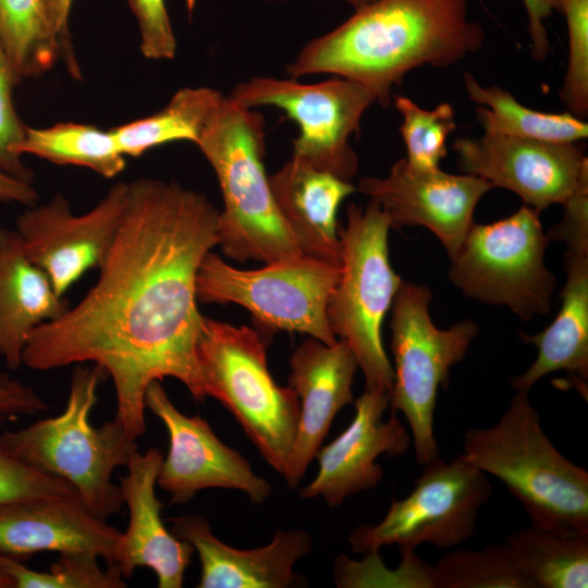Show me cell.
Returning a JSON list of instances; mask_svg holds the SVG:
<instances>
[{"label": "cell", "instance_id": "obj_26", "mask_svg": "<svg viewBox=\"0 0 588 588\" xmlns=\"http://www.w3.org/2000/svg\"><path fill=\"white\" fill-rule=\"evenodd\" d=\"M464 82L469 99L480 105L476 112L485 134L558 143H576L588 136V124L571 112L530 109L499 86H481L470 73H465Z\"/></svg>", "mask_w": 588, "mask_h": 588}, {"label": "cell", "instance_id": "obj_38", "mask_svg": "<svg viewBox=\"0 0 588 588\" xmlns=\"http://www.w3.org/2000/svg\"><path fill=\"white\" fill-rule=\"evenodd\" d=\"M72 4L73 0H45L50 27L61 48V59L65 62L69 73L74 78L81 79V70L69 27Z\"/></svg>", "mask_w": 588, "mask_h": 588}, {"label": "cell", "instance_id": "obj_7", "mask_svg": "<svg viewBox=\"0 0 588 588\" xmlns=\"http://www.w3.org/2000/svg\"><path fill=\"white\" fill-rule=\"evenodd\" d=\"M339 230L341 274L329 299L331 331L352 350L365 377V390L390 395L393 367L382 343V323L403 281L389 259L390 221L380 207L351 204Z\"/></svg>", "mask_w": 588, "mask_h": 588}, {"label": "cell", "instance_id": "obj_6", "mask_svg": "<svg viewBox=\"0 0 588 588\" xmlns=\"http://www.w3.org/2000/svg\"><path fill=\"white\" fill-rule=\"evenodd\" d=\"M206 396L218 400L277 473L283 474L299 416L291 387L277 384L260 334L203 316L196 346Z\"/></svg>", "mask_w": 588, "mask_h": 588}, {"label": "cell", "instance_id": "obj_22", "mask_svg": "<svg viewBox=\"0 0 588 588\" xmlns=\"http://www.w3.org/2000/svg\"><path fill=\"white\" fill-rule=\"evenodd\" d=\"M278 209L302 253L341 265L338 210L356 191L351 181L293 157L269 176Z\"/></svg>", "mask_w": 588, "mask_h": 588}, {"label": "cell", "instance_id": "obj_41", "mask_svg": "<svg viewBox=\"0 0 588 588\" xmlns=\"http://www.w3.org/2000/svg\"><path fill=\"white\" fill-rule=\"evenodd\" d=\"M0 588H13V583L9 575L4 572L0 565Z\"/></svg>", "mask_w": 588, "mask_h": 588}, {"label": "cell", "instance_id": "obj_19", "mask_svg": "<svg viewBox=\"0 0 588 588\" xmlns=\"http://www.w3.org/2000/svg\"><path fill=\"white\" fill-rule=\"evenodd\" d=\"M163 456L156 448L134 452L127 473L121 477L123 502L128 509V524L118 539L114 565L124 578L138 567H148L157 576L159 588H181L194 548L176 538L161 517L163 507L156 485Z\"/></svg>", "mask_w": 588, "mask_h": 588}, {"label": "cell", "instance_id": "obj_32", "mask_svg": "<svg viewBox=\"0 0 588 588\" xmlns=\"http://www.w3.org/2000/svg\"><path fill=\"white\" fill-rule=\"evenodd\" d=\"M403 118L400 132L406 147V161L417 169H436L448 154L446 139L455 130V112L448 102L432 110L422 109L411 98L394 97Z\"/></svg>", "mask_w": 588, "mask_h": 588}, {"label": "cell", "instance_id": "obj_3", "mask_svg": "<svg viewBox=\"0 0 588 588\" xmlns=\"http://www.w3.org/2000/svg\"><path fill=\"white\" fill-rule=\"evenodd\" d=\"M264 126L258 111L223 95L196 143L222 194L218 246L237 261L268 264L304 255L278 209L264 168Z\"/></svg>", "mask_w": 588, "mask_h": 588}, {"label": "cell", "instance_id": "obj_17", "mask_svg": "<svg viewBox=\"0 0 588 588\" xmlns=\"http://www.w3.org/2000/svg\"><path fill=\"white\" fill-rule=\"evenodd\" d=\"M389 401L390 395L383 391H364L354 403L350 425L318 450L317 475L299 490L301 498H321L334 507L348 497L380 483L383 469L377 463L378 457L404 454L412 440L395 416L383 418Z\"/></svg>", "mask_w": 588, "mask_h": 588}, {"label": "cell", "instance_id": "obj_34", "mask_svg": "<svg viewBox=\"0 0 588 588\" xmlns=\"http://www.w3.org/2000/svg\"><path fill=\"white\" fill-rule=\"evenodd\" d=\"M19 82L0 44V169L24 182L32 183L34 174L17 154L26 126L20 119L13 100Z\"/></svg>", "mask_w": 588, "mask_h": 588}, {"label": "cell", "instance_id": "obj_31", "mask_svg": "<svg viewBox=\"0 0 588 588\" xmlns=\"http://www.w3.org/2000/svg\"><path fill=\"white\" fill-rule=\"evenodd\" d=\"M99 558L86 552L59 553L49 571L30 569L21 560L0 553V565L13 583V588H124L126 583L114 565L105 569Z\"/></svg>", "mask_w": 588, "mask_h": 588}, {"label": "cell", "instance_id": "obj_33", "mask_svg": "<svg viewBox=\"0 0 588 588\" xmlns=\"http://www.w3.org/2000/svg\"><path fill=\"white\" fill-rule=\"evenodd\" d=\"M565 15L568 60L560 90L561 100L578 118L588 113V0H559Z\"/></svg>", "mask_w": 588, "mask_h": 588}, {"label": "cell", "instance_id": "obj_2", "mask_svg": "<svg viewBox=\"0 0 588 588\" xmlns=\"http://www.w3.org/2000/svg\"><path fill=\"white\" fill-rule=\"evenodd\" d=\"M467 0H376L311 39L286 68L292 78L332 74L369 89L389 106L394 86L419 66L453 65L483 42Z\"/></svg>", "mask_w": 588, "mask_h": 588}, {"label": "cell", "instance_id": "obj_21", "mask_svg": "<svg viewBox=\"0 0 588 588\" xmlns=\"http://www.w3.org/2000/svg\"><path fill=\"white\" fill-rule=\"evenodd\" d=\"M171 522L172 534L198 553V588L293 587L299 581L294 573L296 562L313 549L311 537L303 529H279L268 544L244 550L218 539L200 516H177Z\"/></svg>", "mask_w": 588, "mask_h": 588}, {"label": "cell", "instance_id": "obj_30", "mask_svg": "<svg viewBox=\"0 0 588 588\" xmlns=\"http://www.w3.org/2000/svg\"><path fill=\"white\" fill-rule=\"evenodd\" d=\"M432 588H534L507 542L452 551L432 566Z\"/></svg>", "mask_w": 588, "mask_h": 588}, {"label": "cell", "instance_id": "obj_18", "mask_svg": "<svg viewBox=\"0 0 588 588\" xmlns=\"http://www.w3.org/2000/svg\"><path fill=\"white\" fill-rule=\"evenodd\" d=\"M291 387L299 402L295 438L282 476L295 489L320 449L335 415L353 401L352 384L358 363L339 340L326 344L309 338L290 358Z\"/></svg>", "mask_w": 588, "mask_h": 588}, {"label": "cell", "instance_id": "obj_12", "mask_svg": "<svg viewBox=\"0 0 588 588\" xmlns=\"http://www.w3.org/2000/svg\"><path fill=\"white\" fill-rule=\"evenodd\" d=\"M228 97L248 109L268 106L285 112L299 130L293 157L345 181L357 173L358 158L350 137L376 101L363 85L340 76L315 84L254 76L237 84Z\"/></svg>", "mask_w": 588, "mask_h": 588}, {"label": "cell", "instance_id": "obj_16", "mask_svg": "<svg viewBox=\"0 0 588 588\" xmlns=\"http://www.w3.org/2000/svg\"><path fill=\"white\" fill-rule=\"evenodd\" d=\"M492 187L476 175L417 169L402 158L384 177H362L357 189L380 207L391 228L430 230L452 259L474 224L478 201Z\"/></svg>", "mask_w": 588, "mask_h": 588}, {"label": "cell", "instance_id": "obj_1", "mask_svg": "<svg viewBox=\"0 0 588 588\" xmlns=\"http://www.w3.org/2000/svg\"><path fill=\"white\" fill-rule=\"evenodd\" d=\"M218 224L219 210L203 193L157 179L130 182L96 283L74 307L33 330L22 365L37 371L99 367L114 387V419L135 440L146 432L152 382L174 378L204 402L196 278L218 246Z\"/></svg>", "mask_w": 588, "mask_h": 588}, {"label": "cell", "instance_id": "obj_36", "mask_svg": "<svg viewBox=\"0 0 588 588\" xmlns=\"http://www.w3.org/2000/svg\"><path fill=\"white\" fill-rule=\"evenodd\" d=\"M140 35V51L151 60H171L176 53L173 33L164 0H127Z\"/></svg>", "mask_w": 588, "mask_h": 588}, {"label": "cell", "instance_id": "obj_40", "mask_svg": "<svg viewBox=\"0 0 588 588\" xmlns=\"http://www.w3.org/2000/svg\"><path fill=\"white\" fill-rule=\"evenodd\" d=\"M38 194L32 183L14 177L0 169V200L26 207L35 205Z\"/></svg>", "mask_w": 588, "mask_h": 588}, {"label": "cell", "instance_id": "obj_9", "mask_svg": "<svg viewBox=\"0 0 588 588\" xmlns=\"http://www.w3.org/2000/svg\"><path fill=\"white\" fill-rule=\"evenodd\" d=\"M340 274V265L306 255L243 270L210 252L197 272L196 295L203 303L237 304L268 331L298 332L334 344L327 307Z\"/></svg>", "mask_w": 588, "mask_h": 588}, {"label": "cell", "instance_id": "obj_14", "mask_svg": "<svg viewBox=\"0 0 588 588\" xmlns=\"http://www.w3.org/2000/svg\"><path fill=\"white\" fill-rule=\"evenodd\" d=\"M452 148L466 174L515 193L539 212L588 184L587 157L575 143L485 134L457 138Z\"/></svg>", "mask_w": 588, "mask_h": 588}, {"label": "cell", "instance_id": "obj_13", "mask_svg": "<svg viewBox=\"0 0 588 588\" xmlns=\"http://www.w3.org/2000/svg\"><path fill=\"white\" fill-rule=\"evenodd\" d=\"M128 183L113 184L85 213L72 212L69 200L54 195L28 206L16 220L24 253L63 296L88 270L99 268L109 253L126 207Z\"/></svg>", "mask_w": 588, "mask_h": 588}, {"label": "cell", "instance_id": "obj_27", "mask_svg": "<svg viewBox=\"0 0 588 588\" xmlns=\"http://www.w3.org/2000/svg\"><path fill=\"white\" fill-rule=\"evenodd\" d=\"M222 93L209 87H185L156 113L111 127L123 156L139 157L148 150L177 140L196 145Z\"/></svg>", "mask_w": 588, "mask_h": 588}, {"label": "cell", "instance_id": "obj_15", "mask_svg": "<svg viewBox=\"0 0 588 588\" xmlns=\"http://www.w3.org/2000/svg\"><path fill=\"white\" fill-rule=\"evenodd\" d=\"M145 404L169 434L157 485L170 494L172 504L186 503L197 492L212 488L238 490L255 504L270 497L271 485L254 471L249 462L224 444L207 420L180 412L160 381L148 387Z\"/></svg>", "mask_w": 588, "mask_h": 588}, {"label": "cell", "instance_id": "obj_4", "mask_svg": "<svg viewBox=\"0 0 588 588\" xmlns=\"http://www.w3.org/2000/svg\"><path fill=\"white\" fill-rule=\"evenodd\" d=\"M103 375L95 365H76L63 412L0 433V443L26 465L68 481L95 515L108 519L124 503L112 475L127 465L137 443L115 419L90 422Z\"/></svg>", "mask_w": 588, "mask_h": 588}, {"label": "cell", "instance_id": "obj_11", "mask_svg": "<svg viewBox=\"0 0 588 588\" xmlns=\"http://www.w3.org/2000/svg\"><path fill=\"white\" fill-rule=\"evenodd\" d=\"M491 492L487 475L463 453L450 462L439 457L424 465L411 493L392 501L379 523L351 532L352 550L376 554L383 546L397 544L406 555L424 543L460 546L476 532L479 511Z\"/></svg>", "mask_w": 588, "mask_h": 588}, {"label": "cell", "instance_id": "obj_37", "mask_svg": "<svg viewBox=\"0 0 588 588\" xmlns=\"http://www.w3.org/2000/svg\"><path fill=\"white\" fill-rule=\"evenodd\" d=\"M47 409L42 397L28 384L0 372V421L21 415H35Z\"/></svg>", "mask_w": 588, "mask_h": 588}, {"label": "cell", "instance_id": "obj_23", "mask_svg": "<svg viewBox=\"0 0 588 588\" xmlns=\"http://www.w3.org/2000/svg\"><path fill=\"white\" fill-rule=\"evenodd\" d=\"M565 271L562 304L554 320L537 334H520L523 341L536 346L537 356L524 373L512 380L515 391L528 393L540 379L562 370L587 399L588 242L566 244Z\"/></svg>", "mask_w": 588, "mask_h": 588}, {"label": "cell", "instance_id": "obj_42", "mask_svg": "<svg viewBox=\"0 0 588 588\" xmlns=\"http://www.w3.org/2000/svg\"><path fill=\"white\" fill-rule=\"evenodd\" d=\"M350 3L355 10H358L376 0H345Z\"/></svg>", "mask_w": 588, "mask_h": 588}, {"label": "cell", "instance_id": "obj_10", "mask_svg": "<svg viewBox=\"0 0 588 588\" xmlns=\"http://www.w3.org/2000/svg\"><path fill=\"white\" fill-rule=\"evenodd\" d=\"M539 213L525 205L493 223H474L451 259V281L465 295L507 306L524 320L548 314L555 278L544 265L550 237Z\"/></svg>", "mask_w": 588, "mask_h": 588}, {"label": "cell", "instance_id": "obj_25", "mask_svg": "<svg viewBox=\"0 0 588 588\" xmlns=\"http://www.w3.org/2000/svg\"><path fill=\"white\" fill-rule=\"evenodd\" d=\"M505 541L534 588L588 587V530L530 523Z\"/></svg>", "mask_w": 588, "mask_h": 588}, {"label": "cell", "instance_id": "obj_20", "mask_svg": "<svg viewBox=\"0 0 588 588\" xmlns=\"http://www.w3.org/2000/svg\"><path fill=\"white\" fill-rule=\"evenodd\" d=\"M120 535L78 494L0 504V553L17 560L45 551L86 552L114 565Z\"/></svg>", "mask_w": 588, "mask_h": 588}, {"label": "cell", "instance_id": "obj_24", "mask_svg": "<svg viewBox=\"0 0 588 588\" xmlns=\"http://www.w3.org/2000/svg\"><path fill=\"white\" fill-rule=\"evenodd\" d=\"M69 307L26 256L16 231L0 229V357L5 366L19 369L33 330Z\"/></svg>", "mask_w": 588, "mask_h": 588}, {"label": "cell", "instance_id": "obj_29", "mask_svg": "<svg viewBox=\"0 0 588 588\" xmlns=\"http://www.w3.org/2000/svg\"><path fill=\"white\" fill-rule=\"evenodd\" d=\"M0 44L19 84L45 74L61 58L45 0H0Z\"/></svg>", "mask_w": 588, "mask_h": 588}, {"label": "cell", "instance_id": "obj_35", "mask_svg": "<svg viewBox=\"0 0 588 588\" xmlns=\"http://www.w3.org/2000/svg\"><path fill=\"white\" fill-rule=\"evenodd\" d=\"M72 494L77 492L68 481L26 465L0 443V504Z\"/></svg>", "mask_w": 588, "mask_h": 588}, {"label": "cell", "instance_id": "obj_43", "mask_svg": "<svg viewBox=\"0 0 588 588\" xmlns=\"http://www.w3.org/2000/svg\"><path fill=\"white\" fill-rule=\"evenodd\" d=\"M185 4H186V9H187V12L188 14H192L194 8H195V4H196V0H185Z\"/></svg>", "mask_w": 588, "mask_h": 588}, {"label": "cell", "instance_id": "obj_5", "mask_svg": "<svg viewBox=\"0 0 588 588\" xmlns=\"http://www.w3.org/2000/svg\"><path fill=\"white\" fill-rule=\"evenodd\" d=\"M462 453L506 487L530 523L588 530V473L554 446L527 392L516 391L492 426L467 430Z\"/></svg>", "mask_w": 588, "mask_h": 588}, {"label": "cell", "instance_id": "obj_8", "mask_svg": "<svg viewBox=\"0 0 588 588\" xmlns=\"http://www.w3.org/2000/svg\"><path fill=\"white\" fill-rule=\"evenodd\" d=\"M431 298L428 286L403 282L390 323L394 378L389 405L408 422L416 461L422 466L440 457L433 429L439 388L478 334L473 320L438 328L429 313Z\"/></svg>", "mask_w": 588, "mask_h": 588}, {"label": "cell", "instance_id": "obj_28", "mask_svg": "<svg viewBox=\"0 0 588 588\" xmlns=\"http://www.w3.org/2000/svg\"><path fill=\"white\" fill-rule=\"evenodd\" d=\"M17 154L22 157L33 155L59 166L86 168L106 179L115 177L125 168V156L111 131L86 123L26 126Z\"/></svg>", "mask_w": 588, "mask_h": 588}, {"label": "cell", "instance_id": "obj_39", "mask_svg": "<svg viewBox=\"0 0 588 588\" xmlns=\"http://www.w3.org/2000/svg\"><path fill=\"white\" fill-rule=\"evenodd\" d=\"M528 14V32L531 42V56L543 60L550 51V42L544 21L559 11V0H522Z\"/></svg>", "mask_w": 588, "mask_h": 588}]
</instances>
